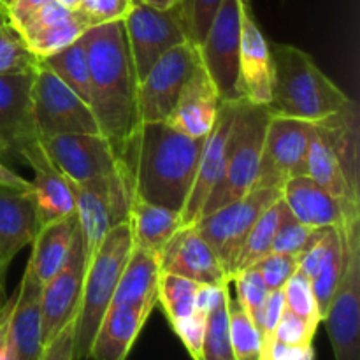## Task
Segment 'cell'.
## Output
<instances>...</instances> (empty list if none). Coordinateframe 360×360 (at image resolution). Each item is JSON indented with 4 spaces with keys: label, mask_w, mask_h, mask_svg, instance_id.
I'll return each mask as SVG.
<instances>
[{
    "label": "cell",
    "mask_w": 360,
    "mask_h": 360,
    "mask_svg": "<svg viewBox=\"0 0 360 360\" xmlns=\"http://www.w3.org/2000/svg\"><path fill=\"white\" fill-rule=\"evenodd\" d=\"M206 320L207 311L195 308V311L188 319H185L174 327V333L183 341V345H185L193 360H200L204 333H206Z\"/></svg>",
    "instance_id": "obj_47"
},
{
    "label": "cell",
    "mask_w": 360,
    "mask_h": 360,
    "mask_svg": "<svg viewBox=\"0 0 360 360\" xmlns=\"http://www.w3.org/2000/svg\"><path fill=\"white\" fill-rule=\"evenodd\" d=\"M316 329L319 327L306 322L301 316L285 308L276 326V330H274V340L280 341V343L290 345V347H308V345H311L313 338H315Z\"/></svg>",
    "instance_id": "obj_45"
},
{
    "label": "cell",
    "mask_w": 360,
    "mask_h": 360,
    "mask_svg": "<svg viewBox=\"0 0 360 360\" xmlns=\"http://www.w3.org/2000/svg\"><path fill=\"white\" fill-rule=\"evenodd\" d=\"M308 178L336 197L347 211L360 210V193L348 185L345 172L327 141L326 134L313 123L308 144Z\"/></svg>",
    "instance_id": "obj_27"
},
{
    "label": "cell",
    "mask_w": 360,
    "mask_h": 360,
    "mask_svg": "<svg viewBox=\"0 0 360 360\" xmlns=\"http://www.w3.org/2000/svg\"><path fill=\"white\" fill-rule=\"evenodd\" d=\"M326 229H313L297 221L287 207V204H285L283 217H281L280 227H278L276 236H274L273 252L283 253V255H294L299 259L301 253H304L306 250L311 248L319 241Z\"/></svg>",
    "instance_id": "obj_38"
},
{
    "label": "cell",
    "mask_w": 360,
    "mask_h": 360,
    "mask_svg": "<svg viewBox=\"0 0 360 360\" xmlns=\"http://www.w3.org/2000/svg\"><path fill=\"white\" fill-rule=\"evenodd\" d=\"M123 27L137 81L143 79L169 49L188 41L178 6L157 9L143 0H134L132 9L123 18Z\"/></svg>",
    "instance_id": "obj_11"
},
{
    "label": "cell",
    "mask_w": 360,
    "mask_h": 360,
    "mask_svg": "<svg viewBox=\"0 0 360 360\" xmlns=\"http://www.w3.org/2000/svg\"><path fill=\"white\" fill-rule=\"evenodd\" d=\"M313 123L271 116L253 188H283L288 179L308 174V144ZM252 188V190H253Z\"/></svg>",
    "instance_id": "obj_12"
},
{
    "label": "cell",
    "mask_w": 360,
    "mask_h": 360,
    "mask_svg": "<svg viewBox=\"0 0 360 360\" xmlns=\"http://www.w3.org/2000/svg\"><path fill=\"white\" fill-rule=\"evenodd\" d=\"M241 0H221L199 46L200 63L217 86L221 102H234L239 94V53H241Z\"/></svg>",
    "instance_id": "obj_10"
},
{
    "label": "cell",
    "mask_w": 360,
    "mask_h": 360,
    "mask_svg": "<svg viewBox=\"0 0 360 360\" xmlns=\"http://www.w3.org/2000/svg\"><path fill=\"white\" fill-rule=\"evenodd\" d=\"M39 231L28 192L0 185V264L9 267L14 257L32 245Z\"/></svg>",
    "instance_id": "obj_25"
},
{
    "label": "cell",
    "mask_w": 360,
    "mask_h": 360,
    "mask_svg": "<svg viewBox=\"0 0 360 360\" xmlns=\"http://www.w3.org/2000/svg\"><path fill=\"white\" fill-rule=\"evenodd\" d=\"M283 210V199H278L273 206H269L260 214V218L255 221L252 231L248 232V238H246L245 245H243L241 252H239L238 259H236L232 276L239 273V271L246 269V267L255 266L260 259H264V257L273 252V241L278 232V227H280Z\"/></svg>",
    "instance_id": "obj_32"
},
{
    "label": "cell",
    "mask_w": 360,
    "mask_h": 360,
    "mask_svg": "<svg viewBox=\"0 0 360 360\" xmlns=\"http://www.w3.org/2000/svg\"><path fill=\"white\" fill-rule=\"evenodd\" d=\"M285 309L283 290L269 292L266 306L262 311V322H260V338L262 341L274 340V330H276L278 322L281 319V313Z\"/></svg>",
    "instance_id": "obj_50"
},
{
    "label": "cell",
    "mask_w": 360,
    "mask_h": 360,
    "mask_svg": "<svg viewBox=\"0 0 360 360\" xmlns=\"http://www.w3.org/2000/svg\"><path fill=\"white\" fill-rule=\"evenodd\" d=\"M271 115L319 123L352 101L315 60L290 44H269Z\"/></svg>",
    "instance_id": "obj_3"
},
{
    "label": "cell",
    "mask_w": 360,
    "mask_h": 360,
    "mask_svg": "<svg viewBox=\"0 0 360 360\" xmlns=\"http://www.w3.org/2000/svg\"><path fill=\"white\" fill-rule=\"evenodd\" d=\"M0 185L11 186V188H16V190H25V192H30V188H32V185L28 179L21 178L20 174H16L14 171H11L7 165L2 164V160H0Z\"/></svg>",
    "instance_id": "obj_53"
},
{
    "label": "cell",
    "mask_w": 360,
    "mask_h": 360,
    "mask_svg": "<svg viewBox=\"0 0 360 360\" xmlns=\"http://www.w3.org/2000/svg\"><path fill=\"white\" fill-rule=\"evenodd\" d=\"M316 125L323 130L348 185L360 193V130L359 105L350 101L343 109Z\"/></svg>",
    "instance_id": "obj_28"
},
{
    "label": "cell",
    "mask_w": 360,
    "mask_h": 360,
    "mask_svg": "<svg viewBox=\"0 0 360 360\" xmlns=\"http://www.w3.org/2000/svg\"><path fill=\"white\" fill-rule=\"evenodd\" d=\"M155 304H111L91 345L94 360H127Z\"/></svg>",
    "instance_id": "obj_22"
},
{
    "label": "cell",
    "mask_w": 360,
    "mask_h": 360,
    "mask_svg": "<svg viewBox=\"0 0 360 360\" xmlns=\"http://www.w3.org/2000/svg\"><path fill=\"white\" fill-rule=\"evenodd\" d=\"M160 274L157 253L132 246L111 304H157Z\"/></svg>",
    "instance_id": "obj_29"
},
{
    "label": "cell",
    "mask_w": 360,
    "mask_h": 360,
    "mask_svg": "<svg viewBox=\"0 0 360 360\" xmlns=\"http://www.w3.org/2000/svg\"><path fill=\"white\" fill-rule=\"evenodd\" d=\"M281 199L294 218L313 229H341L347 211L343 204L308 176L288 179L281 188ZM360 211V210H357Z\"/></svg>",
    "instance_id": "obj_24"
},
{
    "label": "cell",
    "mask_w": 360,
    "mask_h": 360,
    "mask_svg": "<svg viewBox=\"0 0 360 360\" xmlns=\"http://www.w3.org/2000/svg\"><path fill=\"white\" fill-rule=\"evenodd\" d=\"M7 269H9V267H6V266H2V264H0V315H2L4 308L7 306V301H9V297H7V292H6Z\"/></svg>",
    "instance_id": "obj_54"
},
{
    "label": "cell",
    "mask_w": 360,
    "mask_h": 360,
    "mask_svg": "<svg viewBox=\"0 0 360 360\" xmlns=\"http://www.w3.org/2000/svg\"><path fill=\"white\" fill-rule=\"evenodd\" d=\"M340 232L343 269L322 322L336 360H360V211L345 217Z\"/></svg>",
    "instance_id": "obj_6"
},
{
    "label": "cell",
    "mask_w": 360,
    "mask_h": 360,
    "mask_svg": "<svg viewBox=\"0 0 360 360\" xmlns=\"http://www.w3.org/2000/svg\"><path fill=\"white\" fill-rule=\"evenodd\" d=\"M260 360H315L313 345L308 347H290L276 340L262 341Z\"/></svg>",
    "instance_id": "obj_48"
},
{
    "label": "cell",
    "mask_w": 360,
    "mask_h": 360,
    "mask_svg": "<svg viewBox=\"0 0 360 360\" xmlns=\"http://www.w3.org/2000/svg\"><path fill=\"white\" fill-rule=\"evenodd\" d=\"M0 4H2L4 7H7V6H9V4H11V0H0Z\"/></svg>",
    "instance_id": "obj_58"
},
{
    "label": "cell",
    "mask_w": 360,
    "mask_h": 360,
    "mask_svg": "<svg viewBox=\"0 0 360 360\" xmlns=\"http://www.w3.org/2000/svg\"><path fill=\"white\" fill-rule=\"evenodd\" d=\"M20 157L34 171L28 197L34 204L39 229L76 213V204H74L69 181L51 160L48 151L42 146L41 139L28 144L21 151Z\"/></svg>",
    "instance_id": "obj_16"
},
{
    "label": "cell",
    "mask_w": 360,
    "mask_h": 360,
    "mask_svg": "<svg viewBox=\"0 0 360 360\" xmlns=\"http://www.w3.org/2000/svg\"><path fill=\"white\" fill-rule=\"evenodd\" d=\"M67 178V176H65ZM69 181L76 204L77 221L84 239V255L86 262L111 227L122 221H129L130 188L129 178L125 174L122 162L120 171L108 178H98L94 181L76 183Z\"/></svg>",
    "instance_id": "obj_8"
},
{
    "label": "cell",
    "mask_w": 360,
    "mask_h": 360,
    "mask_svg": "<svg viewBox=\"0 0 360 360\" xmlns=\"http://www.w3.org/2000/svg\"><path fill=\"white\" fill-rule=\"evenodd\" d=\"M283 297L285 308L290 309L292 313L301 316L306 322L319 327V323L322 322V316H320L319 308H316L315 295H313L311 290V281H309V278L299 267L292 274L290 280L285 283Z\"/></svg>",
    "instance_id": "obj_41"
},
{
    "label": "cell",
    "mask_w": 360,
    "mask_h": 360,
    "mask_svg": "<svg viewBox=\"0 0 360 360\" xmlns=\"http://www.w3.org/2000/svg\"><path fill=\"white\" fill-rule=\"evenodd\" d=\"M32 77L34 72L0 76V155H18L39 141L32 116Z\"/></svg>",
    "instance_id": "obj_18"
},
{
    "label": "cell",
    "mask_w": 360,
    "mask_h": 360,
    "mask_svg": "<svg viewBox=\"0 0 360 360\" xmlns=\"http://www.w3.org/2000/svg\"><path fill=\"white\" fill-rule=\"evenodd\" d=\"M132 6L134 0H81L76 11L91 28L111 21H122Z\"/></svg>",
    "instance_id": "obj_44"
},
{
    "label": "cell",
    "mask_w": 360,
    "mask_h": 360,
    "mask_svg": "<svg viewBox=\"0 0 360 360\" xmlns=\"http://www.w3.org/2000/svg\"><path fill=\"white\" fill-rule=\"evenodd\" d=\"M84 273H86V255L84 239L81 234L79 221L74 231L69 257L62 269L49 281L42 285L41 292V336L42 347L48 345L67 323L77 315L83 290Z\"/></svg>",
    "instance_id": "obj_14"
},
{
    "label": "cell",
    "mask_w": 360,
    "mask_h": 360,
    "mask_svg": "<svg viewBox=\"0 0 360 360\" xmlns=\"http://www.w3.org/2000/svg\"><path fill=\"white\" fill-rule=\"evenodd\" d=\"M90 67V109L116 157L139 127L137 81L122 21L97 25L83 34Z\"/></svg>",
    "instance_id": "obj_2"
},
{
    "label": "cell",
    "mask_w": 360,
    "mask_h": 360,
    "mask_svg": "<svg viewBox=\"0 0 360 360\" xmlns=\"http://www.w3.org/2000/svg\"><path fill=\"white\" fill-rule=\"evenodd\" d=\"M229 297L231 281L220 288L213 306L207 311L200 360H236L229 334Z\"/></svg>",
    "instance_id": "obj_33"
},
{
    "label": "cell",
    "mask_w": 360,
    "mask_h": 360,
    "mask_svg": "<svg viewBox=\"0 0 360 360\" xmlns=\"http://www.w3.org/2000/svg\"><path fill=\"white\" fill-rule=\"evenodd\" d=\"M221 98L202 63L197 65L186 81L174 109L165 120L172 129L193 139H204L211 134L218 118Z\"/></svg>",
    "instance_id": "obj_20"
},
{
    "label": "cell",
    "mask_w": 360,
    "mask_h": 360,
    "mask_svg": "<svg viewBox=\"0 0 360 360\" xmlns=\"http://www.w3.org/2000/svg\"><path fill=\"white\" fill-rule=\"evenodd\" d=\"M229 334L236 360H260L262 338L236 297H229Z\"/></svg>",
    "instance_id": "obj_35"
},
{
    "label": "cell",
    "mask_w": 360,
    "mask_h": 360,
    "mask_svg": "<svg viewBox=\"0 0 360 360\" xmlns=\"http://www.w3.org/2000/svg\"><path fill=\"white\" fill-rule=\"evenodd\" d=\"M88 28L90 27L81 18V14L77 11H72L69 20L39 32L37 35L28 39L27 44L37 58H46V56L53 55V53L60 51V49L67 48L74 41H77Z\"/></svg>",
    "instance_id": "obj_36"
},
{
    "label": "cell",
    "mask_w": 360,
    "mask_h": 360,
    "mask_svg": "<svg viewBox=\"0 0 360 360\" xmlns=\"http://www.w3.org/2000/svg\"><path fill=\"white\" fill-rule=\"evenodd\" d=\"M234 102H221L220 109H218L217 123H214L210 136L206 137L195 179H193V186L181 211L183 227L193 225L199 220L207 197L211 195L214 186L218 185V181L224 176L227 139L229 132H231L232 118H234Z\"/></svg>",
    "instance_id": "obj_19"
},
{
    "label": "cell",
    "mask_w": 360,
    "mask_h": 360,
    "mask_svg": "<svg viewBox=\"0 0 360 360\" xmlns=\"http://www.w3.org/2000/svg\"><path fill=\"white\" fill-rule=\"evenodd\" d=\"M41 60L77 97L90 105V67H88V53L83 35L67 48Z\"/></svg>",
    "instance_id": "obj_31"
},
{
    "label": "cell",
    "mask_w": 360,
    "mask_h": 360,
    "mask_svg": "<svg viewBox=\"0 0 360 360\" xmlns=\"http://www.w3.org/2000/svg\"><path fill=\"white\" fill-rule=\"evenodd\" d=\"M143 2L150 4L157 9H172V7L178 6V0H143Z\"/></svg>",
    "instance_id": "obj_55"
},
{
    "label": "cell",
    "mask_w": 360,
    "mask_h": 360,
    "mask_svg": "<svg viewBox=\"0 0 360 360\" xmlns=\"http://www.w3.org/2000/svg\"><path fill=\"white\" fill-rule=\"evenodd\" d=\"M341 269H343V241H340L330 250L327 259L322 262V266L309 278L313 295H315L316 301V308H319L322 320L326 316L327 309H329L338 283H340Z\"/></svg>",
    "instance_id": "obj_40"
},
{
    "label": "cell",
    "mask_w": 360,
    "mask_h": 360,
    "mask_svg": "<svg viewBox=\"0 0 360 360\" xmlns=\"http://www.w3.org/2000/svg\"><path fill=\"white\" fill-rule=\"evenodd\" d=\"M204 139H193L169 123H139L120 155L132 193L181 213L193 186Z\"/></svg>",
    "instance_id": "obj_1"
},
{
    "label": "cell",
    "mask_w": 360,
    "mask_h": 360,
    "mask_svg": "<svg viewBox=\"0 0 360 360\" xmlns=\"http://www.w3.org/2000/svg\"><path fill=\"white\" fill-rule=\"evenodd\" d=\"M32 116L39 137L101 134L90 105L77 97L41 58L32 77Z\"/></svg>",
    "instance_id": "obj_7"
},
{
    "label": "cell",
    "mask_w": 360,
    "mask_h": 360,
    "mask_svg": "<svg viewBox=\"0 0 360 360\" xmlns=\"http://www.w3.org/2000/svg\"><path fill=\"white\" fill-rule=\"evenodd\" d=\"M162 273L176 274L200 285H224L231 281L206 239L193 225L179 229L162 248Z\"/></svg>",
    "instance_id": "obj_17"
},
{
    "label": "cell",
    "mask_w": 360,
    "mask_h": 360,
    "mask_svg": "<svg viewBox=\"0 0 360 360\" xmlns=\"http://www.w3.org/2000/svg\"><path fill=\"white\" fill-rule=\"evenodd\" d=\"M221 0H178V9L185 23L188 41L199 48Z\"/></svg>",
    "instance_id": "obj_42"
},
{
    "label": "cell",
    "mask_w": 360,
    "mask_h": 360,
    "mask_svg": "<svg viewBox=\"0 0 360 360\" xmlns=\"http://www.w3.org/2000/svg\"><path fill=\"white\" fill-rule=\"evenodd\" d=\"M231 283L236 287V299H238L239 304L243 306V309L248 313L250 319L253 320V323H255L257 329H259L260 333L262 311L264 306H266L267 295H269V290H267L262 276H260L259 271L252 266L236 273L234 276H232Z\"/></svg>",
    "instance_id": "obj_39"
},
{
    "label": "cell",
    "mask_w": 360,
    "mask_h": 360,
    "mask_svg": "<svg viewBox=\"0 0 360 360\" xmlns=\"http://www.w3.org/2000/svg\"><path fill=\"white\" fill-rule=\"evenodd\" d=\"M56 2H60V4H62L63 7H67V9H70V11H76L77 7H79L81 0H56Z\"/></svg>",
    "instance_id": "obj_56"
},
{
    "label": "cell",
    "mask_w": 360,
    "mask_h": 360,
    "mask_svg": "<svg viewBox=\"0 0 360 360\" xmlns=\"http://www.w3.org/2000/svg\"><path fill=\"white\" fill-rule=\"evenodd\" d=\"M199 63V49L190 41L169 49L137 84L139 123L165 122Z\"/></svg>",
    "instance_id": "obj_13"
},
{
    "label": "cell",
    "mask_w": 360,
    "mask_h": 360,
    "mask_svg": "<svg viewBox=\"0 0 360 360\" xmlns=\"http://www.w3.org/2000/svg\"><path fill=\"white\" fill-rule=\"evenodd\" d=\"M70 14H72V11L63 7L62 4L56 2V0H49V2H46L44 6L39 7L30 18H27V20L18 27V30L21 32L25 41H28L30 37L37 35L39 32L46 30V28L49 27H55V25L69 20Z\"/></svg>",
    "instance_id": "obj_46"
},
{
    "label": "cell",
    "mask_w": 360,
    "mask_h": 360,
    "mask_svg": "<svg viewBox=\"0 0 360 360\" xmlns=\"http://www.w3.org/2000/svg\"><path fill=\"white\" fill-rule=\"evenodd\" d=\"M37 62L21 32L11 21L4 25L0 28V76L34 72Z\"/></svg>",
    "instance_id": "obj_37"
},
{
    "label": "cell",
    "mask_w": 360,
    "mask_h": 360,
    "mask_svg": "<svg viewBox=\"0 0 360 360\" xmlns=\"http://www.w3.org/2000/svg\"><path fill=\"white\" fill-rule=\"evenodd\" d=\"M76 227L77 214L74 213L62 220L44 225L35 234L28 264L42 285L51 280L65 264Z\"/></svg>",
    "instance_id": "obj_30"
},
{
    "label": "cell",
    "mask_w": 360,
    "mask_h": 360,
    "mask_svg": "<svg viewBox=\"0 0 360 360\" xmlns=\"http://www.w3.org/2000/svg\"><path fill=\"white\" fill-rule=\"evenodd\" d=\"M239 94L253 104L271 101L269 42L257 25L250 6H243L241 53H239Z\"/></svg>",
    "instance_id": "obj_21"
},
{
    "label": "cell",
    "mask_w": 360,
    "mask_h": 360,
    "mask_svg": "<svg viewBox=\"0 0 360 360\" xmlns=\"http://www.w3.org/2000/svg\"><path fill=\"white\" fill-rule=\"evenodd\" d=\"M6 23H9V16H7V9L0 4V28L4 27Z\"/></svg>",
    "instance_id": "obj_57"
},
{
    "label": "cell",
    "mask_w": 360,
    "mask_h": 360,
    "mask_svg": "<svg viewBox=\"0 0 360 360\" xmlns=\"http://www.w3.org/2000/svg\"><path fill=\"white\" fill-rule=\"evenodd\" d=\"M129 225L132 246L160 255L165 243L183 227L181 213L157 206L130 193Z\"/></svg>",
    "instance_id": "obj_26"
},
{
    "label": "cell",
    "mask_w": 360,
    "mask_h": 360,
    "mask_svg": "<svg viewBox=\"0 0 360 360\" xmlns=\"http://www.w3.org/2000/svg\"><path fill=\"white\" fill-rule=\"evenodd\" d=\"M278 199H281L280 188H253L236 202L204 214L193 224V227L217 253L231 280L236 259L248 238V232L252 231L260 214Z\"/></svg>",
    "instance_id": "obj_9"
},
{
    "label": "cell",
    "mask_w": 360,
    "mask_h": 360,
    "mask_svg": "<svg viewBox=\"0 0 360 360\" xmlns=\"http://www.w3.org/2000/svg\"><path fill=\"white\" fill-rule=\"evenodd\" d=\"M243 4H245V6H250V2H252V0H241Z\"/></svg>",
    "instance_id": "obj_59"
},
{
    "label": "cell",
    "mask_w": 360,
    "mask_h": 360,
    "mask_svg": "<svg viewBox=\"0 0 360 360\" xmlns=\"http://www.w3.org/2000/svg\"><path fill=\"white\" fill-rule=\"evenodd\" d=\"M11 309H13V297L7 301V306L0 315V360H18L13 336H11Z\"/></svg>",
    "instance_id": "obj_51"
},
{
    "label": "cell",
    "mask_w": 360,
    "mask_h": 360,
    "mask_svg": "<svg viewBox=\"0 0 360 360\" xmlns=\"http://www.w3.org/2000/svg\"><path fill=\"white\" fill-rule=\"evenodd\" d=\"M41 292L42 283L30 264H27L11 309V336L18 360H41L44 348L41 336Z\"/></svg>",
    "instance_id": "obj_23"
},
{
    "label": "cell",
    "mask_w": 360,
    "mask_h": 360,
    "mask_svg": "<svg viewBox=\"0 0 360 360\" xmlns=\"http://www.w3.org/2000/svg\"><path fill=\"white\" fill-rule=\"evenodd\" d=\"M200 283H195L176 274L162 273L158 281V302L174 329L179 322L188 319L197 308V292Z\"/></svg>",
    "instance_id": "obj_34"
},
{
    "label": "cell",
    "mask_w": 360,
    "mask_h": 360,
    "mask_svg": "<svg viewBox=\"0 0 360 360\" xmlns=\"http://www.w3.org/2000/svg\"><path fill=\"white\" fill-rule=\"evenodd\" d=\"M257 271L262 276L264 283H266L267 290H283L285 283L290 280L292 274L297 271L299 260L294 255H283V253L271 252L264 259H260L255 264Z\"/></svg>",
    "instance_id": "obj_43"
},
{
    "label": "cell",
    "mask_w": 360,
    "mask_h": 360,
    "mask_svg": "<svg viewBox=\"0 0 360 360\" xmlns=\"http://www.w3.org/2000/svg\"><path fill=\"white\" fill-rule=\"evenodd\" d=\"M74 329L76 319L67 323L48 345H44L41 360H74Z\"/></svg>",
    "instance_id": "obj_49"
},
{
    "label": "cell",
    "mask_w": 360,
    "mask_h": 360,
    "mask_svg": "<svg viewBox=\"0 0 360 360\" xmlns=\"http://www.w3.org/2000/svg\"><path fill=\"white\" fill-rule=\"evenodd\" d=\"M271 116L269 108L264 104H253L246 98L234 102L224 176L207 197L200 217L236 202L253 188Z\"/></svg>",
    "instance_id": "obj_5"
},
{
    "label": "cell",
    "mask_w": 360,
    "mask_h": 360,
    "mask_svg": "<svg viewBox=\"0 0 360 360\" xmlns=\"http://www.w3.org/2000/svg\"><path fill=\"white\" fill-rule=\"evenodd\" d=\"M41 143L70 181H94L120 171V158L102 134H67Z\"/></svg>",
    "instance_id": "obj_15"
},
{
    "label": "cell",
    "mask_w": 360,
    "mask_h": 360,
    "mask_svg": "<svg viewBox=\"0 0 360 360\" xmlns=\"http://www.w3.org/2000/svg\"><path fill=\"white\" fill-rule=\"evenodd\" d=\"M49 0H11L7 9V16H9V21L14 25V27H20L27 18H30L39 7L44 6Z\"/></svg>",
    "instance_id": "obj_52"
},
{
    "label": "cell",
    "mask_w": 360,
    "mask_h": 360,
    "mask_svg": "<svg viewBox=\"0 0 360 360\" xmlns=\"http://www.w3.org/2000/svg\"><path fill=\"white\" fill-rule=\"evenodd\" d=\"M132 252L129 221L111 227L86 262L79 309L74 329V360L90 357L91 345L105 311L111 306L127 260Z\"/></svg>",
    "instance_id": "obj_4"
}]
</instances>
